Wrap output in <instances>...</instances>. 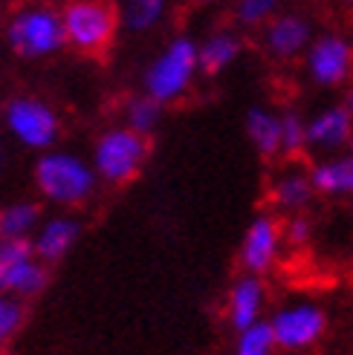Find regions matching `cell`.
<instances>
[{"mask_svg":"<svg viewBox=\"0 0 353 355\" xmlns=\"http://www.w3.org/2000/svg\"><path fill=\"white\" fill-rule=\"evenodd\" d=\"M32 182L38 197L56 208H79L96 197L99 176L90 159H84L73 150H44L35 159Z\"/></svg>","mask_w":353,"mask_h":355,"instance_id":"1","label":"cell"},{"mask_svg":"<svg viewBox=\"0 0 353 355\" xmlns=\"http://www.w3.org/2000/svg\"><path fill=\"white\" fill-rule=\"evenodd\" d=\"M197 76H200V41L188 38V35H176L145 67L142 90L160 104H174L191 90Z\"/></svg>","mask_w":353,"mask_h":355,"instance_id":"2","label":"cell"},{"mask_svg":"<svg viewBox=\"0 0 353 355\" xmlns=\"http://www.w3.org/2000/svg\"><path fill=\"white\" fill-rule=\"evenodd\" d=\"M6 46L12 49V55L24 61H44L58 55L67 46L61 9L44 3L15 9L6 21Z\"/></svg>","mask_w":353,"mask_h":355,"instance_id":"3","label":"cell"},{"mask_svg":"<svg viewBox=\"0 0 353 355\" xmlns=\"http://www.w3.org/2000/svg\"><path fill=\"white\" fill-rule=\"evenodd\" d=\"M148 136L131 130L128 124H116V128L101 130L90 162L96 168V176L104 185H128L133 182L139 173H142L145 162H148Z\"/></svg>","mask_w":353,"mask_h":355,"instance_id":"4","label":"cell"},{"mask_svg":"<svg viewBox=\"0 0 353 355\" xmlns=\"http://www.w3.org/2000/svg\"><path fill=\"white\" fill-rule=\"evenodd\" d=\"M3 130L21 148L44 153L52 150L61 136V116L49 101L38 96H15L3 104Z\"/></svg>","mask_w":353,"mask_h":355,"instance_id":"5","label":"cell"},{"mask_svg":"<svg viewBox=\"0 0 353 355\" xmlns=\"http://www.w3.org/2000/svg\"><path fill=\"white\" fill-rule=\"evenodd\" d=\"M67 44L84 52V55H99L104 52L119 32L116 6L108 0H69L61 9Z\"/></svg>","mask_w":353,"mask_h":355,"instance_id":"6","label":"cell"},{"mask_svg":"<svg viewBox=\"0 0 353 355\" xmlns=\"http://www.w3.org/2000/svg\"><path fill=\"white\" fill-rule=\"evenodd\" d=\"M267 321L272 327L278 349L290 355H307L327 332V312L313 300H293V304L278 306Z\"/></svg>","mask_w":353,"mask_h":355,"instance_id":"7","label":"cell"},{"mask_svg":"<svg viewBox=\"0 0 353 355\" xmlns=\"http://www.w3.org/2000/svg\"><path fill=\"white\" fill-rule=\"evenodd\" d=\"M49 266L35 254L32 240L0 237V292L29 300L47 289Z\"/></svg>","mask_w":353,"mask_h":355,"instance_id":"8","label":"cell"},{"mask_svg":"<svg viewBox=\"0 0 353 355\" xmlns=\"http://www.w3.org/2000/svg\"><path fill=\"white\" fill-rule=\"evenodd\" d=\"M304 69L307 78L322 90L347 84L353 76V41L342 32L315 35L304 52Z\"/></svg>","mask_w":353,"mask_h":355,"instance_id":"9","label":"cell"},{"mask_svg":"<svg viewBox=\"0 0 353 355\" xmlns=\"http://www.w3.org/2000/svg\"><path fill=\"white\" fill-rule=\"evenodd\" d=\"M281 245H284V228L275 220V214H258L243 232L240 240V269L249 275H267L278 263Z\"/></svg>","mask_w":353,"mask_h":355,"instance_id":"10","label":"cell"},{"mask_svg":"<svg viewBox=\"0 0 353 355\" xmlns=\"http://www.w3.org/2000/svg\"><path fill=\"white\" fill-rule=\"evenodd\" d=\"M313 38L315 35H313L310 17L298 12H278L263 26V52L272 61H295V58H304Z\"/></svg>","mask_w":353,"mask_h":355,"instance_id":"11","label":"cell"},{"mask_svg":"<svg viewBox=\"0 0 353 355\" xmlns=\"http://www.w3.org/2000/svg\"><path fill=\"white\" fill-rule=\"evenodd\" d=\"M263 315H267V283L261 275L243 272L232 280V286L226 292V321L232 332H240L246 327L267 321Z\"/></svg>","mask_w":353,"mask_h":355,"instance_id":"12","label":"cell"},{"mask_svg":"<svg viewBox=\"0 0 353 355\" xmlns=\"http://www.w3.org/2000/svg\"><path fill=\"white\" fill-rule=\"evenodd\" d=\"M353 145V113L345 104H330L307 119V148L319 153H342Z\"/></svg>","mask_w":353,"mask_h":355,"instance_id":"13","label":"cell"},{"mask_svg":"<svg viewBox=\"0 0 353 355\" xmlns=\"http://www.w3.org/2000/svg\"><path fill=\"white\" fill-rule=\"evenodd\" d=\"M81 237V223L69 214H52L47 220H41L38 232L32 234V248L47 266L52 263H61L73 245L79 243Z\"/></svg>","mask_w":353,"mask_h":355,"instance_id":"14","label":"cell"},{"mask_svg":"<svg viewBox=\"0 0 353 355\" xmlns=\"http://www.w3.org/2000/svg\"><path fill=\"white\" fill-rule=\"evenodd\" d=\"M313 197H315V188H313L307 168L287 165V168H281L270 182V202L281 214H304Z\"/></svg>","mask_w":353,"mask_h":355,"instance_id":"15","label":"cell"},{"mask_svg":"<svg viewBox=\"0 0 353 355\" xmlns=\"http://www.w3.org/2000/svg\"><path fill=\"white\" fill-rule=\"evenodd\" d=\"M310 180L319 197H353V150L327 153L310 168Z\"/></svg>","mask_w":353,"mask_h":355,"instance_id":"16","label":"cell"},{"mask_svg":"<svg viewBox=\"0 0 353 355\" xmlns=\"http://www.w3.org/2000/svg\"><path fill=\"white\" fill-rule=\"evenodd\" d=\"M246 139L258 156L263 159H275V156H284L281 150V113L270 110V107H249L246 110Z\"/></svg>","mask_w":353,"mask_h":355,"instance_id":"17","label":"cell"},{"mask_svg":"<svg viewBox=\"0 0 353 355\" xmlns=\"http://www.w3.org/2000/svg\"><path fill=\"white\" fill-rule=\"evenodd\" d=\"M243 55V38L232 29H217L200 41V76H220Z\"/></svg>","mask_w":353,"mask_h":355,"instance_id":"18","label":"cell"},{"mask_svg":"<svg viewBox=\"0 0 353 355\" xmlns=\"http://www.w3.org/2000/svg\"><path fill=\"white\" fill-rule=\"evenodd\" d=\"M171 0H116V15H119V29L128 35H145L163 26L168 17Z\"/></svg>","mask_w":353,"mask_h":355,"instance_id":"19","label":"cell"},{"mask_svg":"<svg viewBox=\"0 0 353 355\" xmlns=\"http://www.w3.org/2000/svg\"><path fill=\"white\" fill-rule=\"evenodd\" d=\"M41 205L32 200H17L0 208V237L12 240H32L41 225Z\"/></svg>","mask_w":353,"mask_h":355,"instance_id":"20","label":"cell"},{"mask_svg":"<svg viewBox=\"0 0 353 355\" xmlns=\"http://www.w3.org/2000/svg\"><path fill=\"white\" fill-rule=\"evenodd\" d=\"M163 110H165V104H160L156 98H151L148 93L133 96V98L125 104V113H122V119H125V121H122V124H128L131 130L142 133V136H151L156 128H160Z\"/></svg>","mask_w":353,"mask_h":355,"instance_id":"21","label":"cell"},{"mask_svg":"<svg viewBox=\"0 0 353 355\" xmlns=\"http://www.w3.org/2000/svg\"><path fill=\"white\" fill-rule=\"evenodd\" d=\"M275 352H278V344H275L270 321H261L255 327L235 332L232 355H275Z\"/></svg>","mask_w":353,"mask_h":355,"instance_id":"22","label":"cell"},{"mask_svg":"<svg viewBox=\"0 0 353 355\" xmlns=\"http://www.w3.org/2000/svg\"><path fill=\"white\" fill-rule=\"evenodd\" d=\"M232 12L243 29H263L281 12V0H235Z\"/></svg>","mask_w":353,"mask_h":355,"instance_id":"23","label":"cell"},{"mask_svg":"<svg viewBox=\"0 0 353 355\" xmlns=\"http://www.w3.org/2000/svg\"><path fill=\"white\" fill-rule=\"evenodd\" d=\"M307 148V119L295 110L281 113V150L284 156H298Z\"/></svg>","mask_w":353,"mask_h":355,"instance_id":"24","label":"cell"},{"mask_svg":"<svg viewBox=\"0 0 353 355\" xmlns=\"http://www.w3.org/2000/svg\"><path fill=\"white\" fill-rule=\"evenodd\" d=\"M24 300L0 292V347H6L17 335V329L24 327Z\"/></svg>","mask_w":353,"mask_h":355,"instance_id":"25","label":"cell"},{"mask_svg":"<svg viewBox=\"0 0 353 355\" xmlns=\"http://www.w3.org/2000/svg\"><path fill=\"white\" fill-rule=\"evenodd\" d=\"M281 228H284V245H293V248H304L313 237V223L304 214H290Z\"/></svg>","mask_w":353,"mask_h":355,"instance_id":"26","label":"cell"},{"mask_svg":"<svg viewBox=\"0 0 353 355\" xmlns=\"http://www.w3.org/2000/svg\"><path fill=\"white\" fill-rule=\"evenodd\" d=\"M342 104H345V107H347V110L353 113V87H350V90L345 93V101H342Z\"/></svg>","mask_w":353,"mask_h":355,"instance_id":"27","label":"cell"},{"mask_svg":"<svg viewBox=\"0 0 353 355\" xmlns=\"http://www.w3.org/2000/svg\"><path fill=\"white\" fill-rule=\"evenodd\" d=\"M3 165H6V150H3V145H0V171H3Z\"/></svg>","mask_w":353,"mask_h":355,"instance_id":"28","label":"cell"},{"mask_svg":"<svg viewBox=\"0 0 353 355\" xmlns=\"http://www.w3.org/2000/svg\"><path fill=\"white\" fill-rule=\"evenodd\" d=\"M197 3H203V6H211V3H220V0H197Z\"/></svg>","mask_w":353,"mask_h":355,"instance_id":"29","label":"cell"},{"mask_svg":"<svg viewBox=\"0 0 353 355\" xmlns=\"http://www.w3.org/2000/svg\"><path fill=\"white\" fill-rule=\"evenodd\" d=\"M0 124H3V116H0Z\"/></svg>","mask_w":353,"mask_h":355,"instance_id":"30","label":"cell"}]
</instances>
